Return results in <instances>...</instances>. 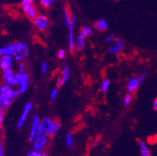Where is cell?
Listing matches in <instances>:
<instances>
[{
    "mask_svg": "<svg viewBox=\"0 0 157 156\" xmlns=\"http://www.w3.org/2000/svg\"><path fill=\"white\" fill-rule=\"evenodd\" d=\"M65 143L68 148H72L74 145V137L72 133H68L65 137Z\"/></svg>",
    "mask_w": 157,
    "mask_h": 156,
    "instance_id": "obj_20",
    "label": "cell"
},
{
    "mask_svg": "<svg viewBox=\"0 0 157 156\" xmlns=\"http://www.w3.org/2000/svg\"><path fill=\"white\" fill-rule=\"evenodd\" d=\"M30 54V47L24 42H17L14 43V51L12 54L14 61L20 62L24 61Z\"/></svg>",
    "mask_w": 157,
    "mask_h": 156,
    "instance_id": "obj_3",
    "label": "cell"
},
{
    "mask_svg": "<svg viewBox=\"0 0 157 156\" xmlns=\"http://www.w3.org/2000/svg\"><path fill=\"white\" fill-rule=\"evenodd\" d=\"M152 107H153V109L157 112V98H155L153 101V104H152Z\"/></svg>",
    "mask_w": 157,
    "mask_h": 156,
    "instance_id": "obj_34",
    "label": "cell"
},
{
    "mask_svg": "<svg viewBox=\"0 0 157 156\" xmlns=\"http://www.w3.org/2000/svg\"><path fill=\"white\" fill-rule=\"evenodd\" d=\"M110 85H111V83H110L109 80L107 79V78L104 79L103 81H102L101 84V89L102 92L105 93H107V92L109 91V87H110Z\"/></svg>",
    "mask_w": 157,
    "mask_h": 156,
    "instance_id": "obj_22",
    "label": "cell"
},
{
    "mask_svg": "<svg viewBox=\"0 0 157 156\" xmlns=\"http://www.w3.org/2000/svg\"><path fill=\"white\" fill-rule=\"evenodd\" d=\"M32 108H33V104L31 102H28V103H26L25 105V106L23 108V110L22 112V114L20 116L18 123H17V127H18V128H22V127L25 125L28 116H30Z\"/></svg>",
    "mask_w": 157,
    "mask_h": 156,
    "instance_id": "obj_10",
    "label": "cell"
},
{
    "mask_svg": "<svg viewBox=\"0 0 157 156\" xmlns=\"http://www.w3.org/2000/svg\"><path fill=\"white\" fill-rule=\"evenodd\" d=\"M58 93H59V89L58 88H54V89H52L50 95V100L51 102H54L56 101L58 96Z\"/></svg>",
    "mask_w": 157,
    "mask_h": 156,
    "instance_id": "obj_24",
    "label": "cell"
},
{
    "mask_svg": "<svg viewBox=\"0 0 157 156\" xmlns=\"http://www.w3.org/2000/svg\"><path fill=\"white\" fill-rule=\"evenodd\" d=\"M26 156H47L46 150H32L27 153Z\"/></svg>",
    "mask_w": 157,
    "mask_h": 156,
    "instance_id": "obj_23",
    "label": "cell"
},
{
    "mask_svg": "<svg viewBox=\"0 0 157 156\" xmlns=\"http://www.w3.org/2000/svg\"><path fill=\"white\" fill-rule=\"evenodd\" d=\"M18 90L14 88L9 87L5 84L0 85V109L4 112L7 110L12 103L18 97Z\"/></svg>",
    "mask_w": 157,
    "mask_h": 156,
    "instance_id": "obj_1",
    "label": "cell"
},
{
    "mask_svg": "<svg viewBox=\"0 0 157 156\" xmlns=\"http://www.w3.org/2000/svg\"><path fill=\"white\" fill-rule=\"evenodd\" d=\"M109 28L108 22L105 18H100L94 23V29L98 31H105Z\"/></svg>",
    "mask_w": 157,
    "mask_h": 156,
    "instance_id": "obj_18",
    "label": "cell"
},
{
    "mask_svg": "<svg viewBox=\"0 0 157 156\" xmlns=\"http://www.w3.org/2000/svg\"><path fill=\"white\" fill-rule=\"evenodd\" d=\"M14 57L12 55L0 56V69L2 70L12 68L14 64Z\"/></svg>",
    "mask_w": 157,
    "mask_h": 156,
    "instance_id": "obj_12",
    "label": "cell"
},
{
    "mask_svg": "<svg viewBox=\"0 0 157 156\" xmlns=\"http://www.w3.org/2000/svg\"><path fill=\"white\" fill-rule=\"evenodd\" d=\"M2 79H3V84L9 87L14 88L16 86V73H14L12 68L3 70Z\"/></svg>",
    "mask_w": 157,
    "mask_h": 156,
    "instance_id": "obj_8",
    "label": "cell"
},
{
    "mask_svg": "<svg viewBox=\"0 0 157 156\" xmlns=\"http://www.w3.org/2000/svg\"><path fill=\"white\" fill-rule=\"evenodd\" d=\"M63 20L65 26L68 30V50L74 52L75 50V35H74V26L70 20V13L67 6L63 8Z\"/></svg>",
    "mask_w": 157,
    "mask_h": 156,
    "instance_id": "obj_2",
    "label": "cell"
},
{
    "mask_svg": "<svg viewBox=\"0 0 157 156\" xmlns=\"http://www.w3.org/2000/svg\"><path fill=\"white\" fill-rule=\"evenodd\" d=\"M70 69L69 68V66L67 65H65L62 69V73H61V76H60V78L58 79V85L59 87H62L66 83L70 78Z\"/></svg>",
    "mask_w": 157,
    "mask_h": 156,
    "instance_id": "obj_13",
    "label": "cell"
},
{
    "mask_svg": "<svg viewBox=\"0 0 157 156\" xmlns=\"http://www.w3.org/2000/svg\"><path fill=\"white\" fill-rule=\"evenodd\" d=\"M81 34H83L84 36H86V37H88V36H92L94 34V30L93 28L90 27V26H88V25H85L82 27L81 29V32H80Z\"/></svg>",
    "mask_w": 157,
    "mask_h": 156,
    "instance_id": "obj_21",
    "label": "cell"
},
{
    "mask_svg": "<svg viewBox=\"0 0 157 156\" xmlns=\"http://www.w3.org/2000/svg\"><path fill=\"white\" fill-rule=\"evenodd\" d=\"M40 3H41L42 7L47 9V8H50L53 2H52V0H40Z\"/></svg>",
    "mask_w": 157,
    "mask_h": 156,
    "instance_id": "obj_26",
    "label": "cell"
},
{
    "mask_svg": "<svg viewBox=\"0 0 157 156\" xmlns=\"http://www.w3.org/2000/svg\"><path fill=\"white\" fill-rule=\"evenodd\" d=\"M39 131L46 133L49 136H53L56 134L54 131V120L50 117H44L40 120Z\"/></svg>",
    "mask_w": 157,
    "mask_h": 156,
    "instance_id": "obj_6",
    "label": "cell"
},
{
    "mask_svg": "<svg viewBox=\"0 0 157 156\" xmlns=\"http://www.w3.org/2000/svg\"><path fill=\"white\" fill-rule=\"evenodd\" d=\"M48 69H49V65L46 61H42L41 64V71H42V74L47 73Z\"/></svg>",
    "mask_w": 157,
    "mask_h": 156,
    "instance_id": "obj_28",
    "label": "cell"
},
{
    "mask_svg": "<svg viewBox=\"0 0 157 156\" xmlns=\"http://www.w3.org/2000/svg\"><path fill=\"white\" fill-rule=\"evenodd\" d=\"M140 83L138 81L137 77H132L127 84V90L128 93H132L135 91H136V89L139 88Z\"/></svg>",
    "mask_w": 157,
    "mask_h": 156,
    "instance_id": "obj_14",
    "label": "cell"
},
{
    "mask_svg": "<svg viewBox=\"0 0 157 156\" xmlns=\"http://www.w3.org/2000/svg\"><path fill=\"white\" fill-rule=\"evenodd\" d=\"M132 101V93H128L127 95L124 97L123 101V105L124 106H128V105L131 104Z\"/></svg>",
    "mask_w": 157,
    "mask_h": 156,
    "instance_id": "obj_25",
    "label": "cell"
},
{
    "mask_svg": "<svg viewBox=\"0 0 157 156\" xmlns=\"http://www.w3.org/2000/svg\"><path fill=\"white\" fill-rule=\"evenodd\" d=\"M2 122H3V112H0V131L2 128Z\"/></svg>",
    "mask_w": 157,
    "mask_h": 156,
    "instance_id": "obj_33",
    "label": "cell"
},
{
    "mask_svg": "<svg viewBox=\"0 0 157 156\" xmlns=\"http://www.w3.org/2000/svg\"><path fill=\"white\" fill-rule=\"evenodd\" d=\"M57 56H58V59L63 60L66 56V50H63V49H61V50H59L58 51V53H57Z\"/></svg>",
    "mask_w": 157,
    "mask_h": 156,
    "instance_id": "obj_29",
    "label": "cell"
},
{
    "mask_svg": "<svg viewBox=\"0 0 157 156\" xmlns=\"http://www.w3.org/2000/svg\"><path fill=\"white\" fill-rule=\"evenodd\" d=\"M26 1H28V2H33L34 0H26Z\"/></svg>",
    "mask_w": 157,
    "mask_h": 156,
    "instance_id": "obj_36",
    "label": "cell"
},
{
    "mask_svg": "<svg viewBox=\"0 0 157 156\" xmlns=\"http://www.w3.org/2000/svg\"><path fill=\"white\" fill-rule=\"evenodd\" d=\"M138 146H139L140 156H151V150L144 141L138 140Z\"/></svg>",
    "mask_w": 157,
    "mask_h": 156,
    "instance_id": "obj_17",
    "label": "cell"
},
{
    "mask_svg": "<svg viewBox=\"0 0 157 156\" xmlns=\"http://www.w3.org/2000/svg\"><path fill=\"white\" fill-rule=\"evenodd\" d=\"M55 1H56V0H52V2H55Z\"/></svg>",
    "mask_w": 157,
    "mask_h": 156,
    "instance_id": "obj_37",
    "label": "cell"
},
{
    "mask_svg": "<svg viewBox=\"0 0 157 156\" xmlns=\"http://www.w3.org/2000/svg\"><path fill=\"white\" fill-rule=\"evenodd\" d=\"M26 65L24 61H20L18 62V73H22V72H26Z\"/></svg>",
    "mask_w": 157,
    "mask_h": 156,
    "instance_id": "obj_27",
    "label": "cell"
},
{
    "mask_svg": "<svg viewBox=\"0 0 157 156\" xmlns=\"http://www.w3.org/2000/svg\"><path fill=\"white\" fill-rule=\"evenodd\" d=\"M30 77L29 74L26 72L16 73V86L19 94H22L27 90L29 87Z\"/></svg>",
    "mask_w": 157,
    "mask_h": 156,
    "instance_id": "obj_5",
    "label": "cell"
},
{
    "mask_svg": "<svg viewBox=\"0 0 157 156\" xmlns=\"http://www.w3.org/2000/svg\"><path fill=\"white\" fill-rule=\"evenodd\" d=\"M86 36L80 33L75 38V49L78 50H82L86 46Z\"/></svg>",
    "mask_w": 157,
    "mask_h": 156,
    "instance_id": "obj_15",
    "label": "cell"
},
{
    "mask_svg": "<svg viewBox=\"0 0 157 156\" xmlns=\"http://www.w3.org/2000/svg\"><path fill=\"white\" fill-rule=\"evenodd\" d=\"M0 156H4L3 146H2V143L1 142H0Z\"/></svg>",
    "mask_w": 157,
    "mask_h": 156,
    "instance_id": "obj_35",
    "label": "cell"
},
{
    "mask_svg": "<svg viewBox=\"0 0 157 156\" xmlns=\"http://www.w3.org/2000/svg\"><path fill=\"white\" fill-rule=\"evenodd\" d=\"M0 112H1V109H0Z\"/></svg>",
    "mask_w": 157,
    "mask_h": 156,
    "instance_id": "obj_38",
    "label": "cell"
},
{
    "mask_svg": "<svg viewBox=\"0 0 157 156\" xmlns=\"http://www.w3.org/2000/svg\"><path fill=\"white\" fill-rule=\"evenodd\" d=\"M116 40V37L113 34H110V35H108L105 38V42H113V41Z\"/></svg>",
    "mask_w": 157,
    "mask_h": 156,
    "instance_id": "obj_32",
    "label": "cell"
},
{
    "mask_svg": "<svg viewBox=\"0 0 157 156\" xmlns=\"http://www.w3.org/2000/svg\"><path fill=\"white\" fill-rule=\"evenodd\" d=\"M14 51V43L7 44L0 48V56L12 55Z\"/></svg>",
    "mask_w": 157,
    "mask_h": 156,
    "instance_id": "obj_19",
    "label": "cell"
},
{
    "mask_svg": "<svg viewBox=\"0 0 157 156\" xmlns=\"http://www.w3.org/2000/svg\"><path fill=\"white\" fill-rule=\"evenodd\" d=\"M124 46V42L121 39H118L113 45H112L109 49V51L112 54H117L121 51Z\"/></svg>",
    "mask_w": 157,
    "mask_h": 156,
    "instance_id": "obj_16",
    "label": "cell"
},
{
    "mask_svg": "<svg viewBox=\"0 0 157 156\" xmlns=\"http://www.w3.org/2000/svg\"><path fill=\"white\" fill-rule=\"evenodd\" d=\"M40 120H40V117L38 114H34L33 116L31 121V126H30V134H29V140H30V142H32V141L34 140L36 135L39 132Z\"/></svg>",
    "mask_w": 157,
    "mask_h": 156,
    "instance_id": "obj_11",
    "label": "cell"
},
{
    "mask_svg": "<svg viewBox=\"0 0 157 156\" xmlns=\"http://www.w3.org/2000/svg\"><path fill=\"white\" fill-rule=\"evenodd\" d=\"M21 6H22L25 15L30 19L34 20L38 14L37 8L33 5V2H28L26 0H22L21 2Z\"/></svg>",
    "mask_w": 157,
    "mask_h": 156,
    "instance_id": "obj_7",
    "label": "cell"
},
{
    "mask_svg": "<svg viewBox=\"0 0 157 156\" xmlns=\"http://www.w3.org/2000/svg\"><path fill=\"white\" fill-rule=\"evenodd\" d=\"M49 142H50V136L47 135L46 133L39 131L34 137V140L32 141L33 150H45L49 145Z\"/></svg>",
    "mask_w": 157,
    "mask_h": 156,
    "instance_id": "obj_4",
    "label": "cell"
},
{
    "mask_svg": "<svg viewBox=\"0 0 157 156\" xmlns=\"http://www.w3.org/2000/svg\"><path fill=\"white\" fill-rule=\"evenodd\" d=\"M70 20H71L72 24L74 25V26H75L78 23V17L75 14H70Z\"/></svg>",
    "mask_w": 157,
    "mask_h": 156,
    "instance_id": "obj_30",
    "label": "cell"
},
{
    "mask_svg": "<svg viewBox=\"0 0 157 156\" xmlns=\"http://www.w3.org/2000/svg\"><path fill=\"white\" fill-rule=\"evenodd\" d=\"M33 21H34V24L35 27L39 31L46 30L48 28V26H49V24H50V19H49V18L46 15L42 14H38L37 17Z\"/></svg>",
    "mask_w": 157,
    "mask_h": 156,
    "instance_id": "obj_9",
    "label": "cell"
},
{
    "mask_svg": "<svg viewBox=\"0 0 157 156\" xmlns=\"http://www.w3.org/2000/svg\"><path fill=\"white\" fill-rule=\"evenodd\" d=\"M137 77H138V81H139V82L141 84L142 82L145 80L146 77H147V73H142L141 74H140Z\"/></svg>",
    "mask_w": 157,
    "mask_h": 156,
    "instance_id": "obj_31",
    "label": "cell"
}]
</instances>
